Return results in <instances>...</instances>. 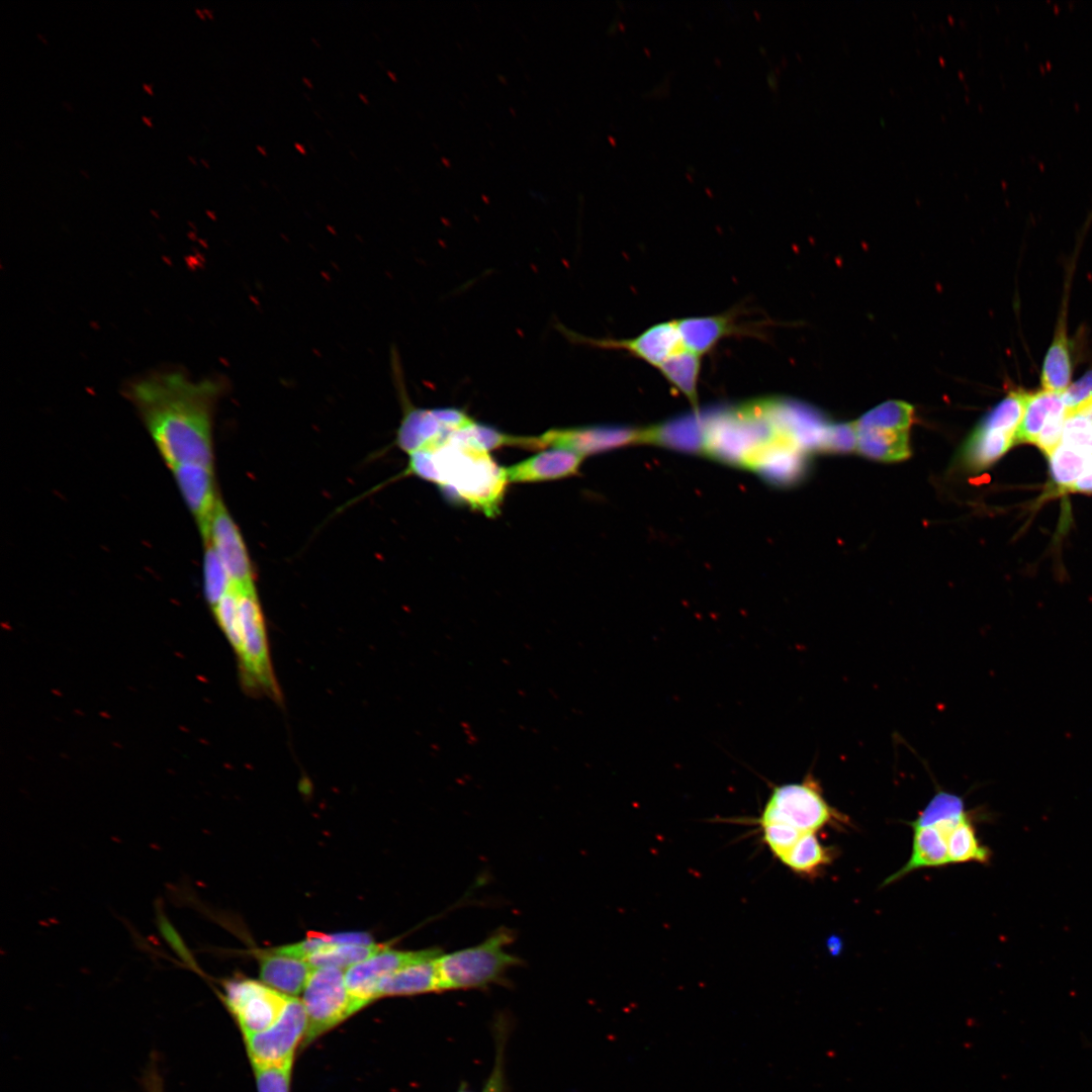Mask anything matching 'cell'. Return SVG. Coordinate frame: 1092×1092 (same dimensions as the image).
<instances>
[{"instance_id":"cell-53","label":"cell","mask_w":1092,"mask_h":1092,"mask_svg":"<svg viewBox=\"0 0 1092 1092\" xmlns=\"http://www.w3.org/2000/svg\"><path fill=\"white\" fill-rule=\"evenodd\" d=\"M457 1092H471V1091H469L468 1089H466L464 1087H460V1089Z\"/></svg>"},{"instance_id":"cell-25","label":"cell","mask_w":1092,"mask_h":1092,"mask_svg":"<svg viewBox=\"0 0 1092 1092\" xmlns=\"http://www.w3.org/2000/svg\"><path fill=\"white\" fill-rule=\"evenodd\" d=\"M947 851L950 863L975 861L986 864L991 858V850L980 842L971 817L948 834Z\"/></svg>"},{"instance_id":"cell-11","label":"cell","mask_w":1092,"mask_h":1092,"mask_svg":"<svg viewBox=\"0 0 1092 1092\" xmlns=\"http://www.w3.org/2000/svg\"><path fill=\"white\" fill-rule=\"evenodd\" d=\"M640 432L617 426H581L546 431L537 438L538 449L568 450L581 456L639 442Z\"/></svg>"},{"instance_id":"cell-8","label":"cell","mask_w":1092,"mask_h":1092,"mask_svg":"<svg viewBox=\"0 0 1092 1092\" xmlns=\"http://www.w3.org/2000/svg\"><path fill=\"white\" fill-rule=\"evenodd\" d=\"M223 990L224 1003L244 1037L274 1024L290 997L251 979L228 980L223 983Z\"/></svg>"},{"instance_id":"cell-43","label":"cell","mask_w":1092,"mask_h":1092,"mask_svg":"<svg viewBox=\"0 0 1092 1092\" xmlns=\"http://www.w3.org/2000/svg\"><path fill=\"white\" fill-rule=\"evenodd\" d=\"M148 1092H162L161 1083L156 1075H151L147 1082Z\"/></svg>"},{"instance_id":"cell-52","label":"cell","mask_w":1092,"mask_h":1092,"mask_svg":"<svg viewBox=\"0 0 1092 1092\" xmlns=\"http://www.w3.org/2000/svg\"><path fill=\"white\" fill-rule=\"evenodd\" d=\"M200 162H201V164H202V165H203L204 167H206V168H208V167H209V165H208V163H207V161H206V160H204V159H200Z\"/></svg>"},{"instance_id":"cell-19","label":"cell","mask_w":1092,"mask_h":1092,"mask_svg":"<svg viewBox=\"0 0 1092 1092\" xmlns=\"http://www.w3.org/2000/svg\"><path fill=\"white\" fill-rule=\"evenodd\" d=\"M1014 444V435L985 427L981 423L966 441L961 461L972 471H981L1005 454Z\"/></svg>"},{"instance_id":"cell-48","label":"cell","mask_w":1092,"mask_h":1092,"mask_svg":"<svg viewBox=\"0 0 1092 1092\" xmlns=\"http://www.w3.org/2000/svg\"><path fill=\"white\" fill-rule=\"evenodd\" d=\"M202 11H203V12H204V14H206V15H207V16H208L209 18H212V17H213V16H212V12H211V10H208L207 8H202Z\"/></svg>"},{"instance_id":"cell-37","label":"cell","mask_w":1092,"mask_h":1092,"mask_svg":"<svg viewBox=\"0 0 1092 1092\" xmlns=\"http://www.w3.org/2000/svg\"><path fill=\"white\" fill-rule=\"evenodd\" d=\"M1066 419L1067 412L1052 415L1038 435L1035 444L1046 456L1061 444Z\"/></svg>"},{"instance_id":"cell-41","label":"cell","mask_w":1092,"mask_h":1092,"mask_svg":"<svg viewBox=\"0 0 1092 1092\" xmlns=\"http://www.w3.org/2000/svg\"><path fill=\"white\" fill-rule=\"evenodd\" d=\"M1065 491L1072 492H1092V467L1078 478L1073 484H1071Z\"/></svg>"},{"instance_id":"cell-46","label":"cell","mask_w":1092,"mask_h":1092,"mask_svg":"<svg viewBox=\"0 0 1092 1092\" xmlns=\"http://www.w3.org/2000/svg\"><path fill=\"white\" fill-rule=\"evenodd\" d=\"M62 104H63V106H64V107H65V108H66V109H67L68 111H72V110H73V106H72V105H71V103H69L68 101H63V102H62Z\"/></svg>"},{"instance_id":"cell-21","label":"cell","mask_w":1092,"mask_h":1092,"mask_svg":"<svg viewBox=\"0 0 1092 1092\" xmlns=\"http://www.w3.org/2000/svg\"><path fill=\"white\" fill-rule=\"evenodd\" d=\"M1067 412L1062 393L1040 390L1029 393L1021 422L1014 434V444H1035L1049 418Z\"/></svg>"},{"instance_id":"cell-13","label":"cell","mask_w":1092,"mask_h":1092,"mask_svg":"<svg viewBox=\"0 0 1092 1092\" xmlns=\"http://www.w3.org/2000/svg\"><path fill=\"white\" fill-rule=\"evenodd\" d=\"M171 471L204 542L208 537L211 516L220 498L215 486L213 468L199 464H182Z\"/></svg>"},{"instance_id":"cell-7","label":"cell","mask_w":1092,"mask_h":1092,"mask_svg":"<svg viewBox=\"0 0 1092 1092\" xmlns=\"http://www.w3.org/2000/svg\"><path fill=\"white\" fill-rule=\"evenodd\" d=\"M307 1029V1015L303 1003L289 997L277 1019L267 1029L245 1037L253 1067H280L292 1065L294 1051Z\"/></svg>"},{"instance_id":"cell-28","label":"cell","mask_w":1092,"mask_h":1092,"mask_svg":"<svg viewBox=\"0 0 1092 1092\" xmlns=\"http://www.w3.org/2000/svg\"><path fill=\"white\" fill-rule=\"evenodd\" d=\"M971 815L965 810L963 798L947 792H937L917 818L910 822L912 828L936 826L942 823H959Z\"/></svg>"},{"instance_id":"cell-5","label":"cell","mask_w":1092,"mask_h":1092,"mask_svg":"<svg viewBox=\"0 0 1092 1092\" xmlns=\"http://www.w3.org/2000/svg\"><path fill=\"white\" fill-rule=\"evenodd\" d=\"M238 596L242 645L237 656L244 682L252 691L278 698L279 690L271 665L266 625L258 594L238 592Z\"/></svg>"},{"instance_id":"cell-29","label":"cell","mask_w":1092,"mask_h":1092,"mask_svg":"<svg viewBox=\"0 0 1092 1092\" xmlns=\"http://www.w3.org/2000/svg\"><path fill=\"white\" fill-rule=\"evenodd\" d=\"M913 412V406L909 403L889 400L869 411L855 423L858 427L909 431Z\"/></svg>"},{"instance_id":"cell-51","label":"cell","mask_w":1092,"mask_h":1092,"mask_svg":"<svg viewBox=\"0 0 1092 1092\" xmlns=\"http://www.w3.org/2000/svg\"><path fill=\"white\" fill-rule=\"evenodd\" d=\"M187 159H188V160H189V161H190V162H191L192 164H194V165L196 164V161H195V158H194V157H192V156H187Z\"/></svg>"},{"instance_id":"cell-17","label":"cell","mask_w":1092,"mask_h":1092,"mask_svg":"<svg viewBox=\"0 0 1092 1092\" xmlns=\"http://www.w3.org/2000/svg\"><path fill=\"white\" fill-rule=\"evenodd\" d=\"M734 314L689 317L674 321L685 349L700 356L711 351L720 340L738 331Z\"/></svg>"},{"instance_id":"cell-31","label":"cell","mask_w":1092,"mask_h":1092,"mask_svg":"<svg viewBox=\"0 0 1092 1092\" xmlns=\"http://www.w3.org/2000/svg\"><path fill=\"white\" fill-rule=\"evenodd\" d=\"M203 586L211 609L232 587L226 569L210 543L204 544Z\"/></svg>"},{"instance_id":"cell-32","label":"cell","mask_w":1092,"mask_h":1092,"mask_svg":"<svg viewBox=\"0 0 1092 1092\" xmlns=\"http://www.w3.org/2000/svg\"><path fill=\"white\" fill-rule=\"evenodd\" d=\"M212 611L220 629L238 655L242 645V633L239 614V596L233 585L212 608Z\"/></svg>"},{"instance_id":"cell-47","label":"cell","mask_w":1092,"mask_h":1092,"mask_svg":"<svg viewBox=\"0 0 1092 1092\" xmlns=\"http://www.w3.org/2000/svg\"><path fill=\"white\" fill-rule=\"evenodd\" d=\"M195 12H196V14H197V15H198V16H199L200 18L204 19V17H205V14H204V12H203V11H202L201 9H199V8H195Z\"/></svg>"},{"instance_id":"cell-33","label":"cell","mask_w":1092,"mask_h":1092,"mask_svg":"<svg viewBox=\"0 0 1092 1092\" xmlns=\"http://www.w3.org/2000/svg\"><path fill=\"white\" fill-rule=\"evenodd\" d=\"M762 841L779 860L796 844L804 832L780 822L759 825Z\"/></svg>"},{"instance_id":"cell-27","label":"cell","mask_w":1092,"mask_h":1092,"mask_svg":"<svg viewBox=\"0 0 1092 1092\" xmlns=\"http://www.w3.org/2000/svg\"><path fill=\"white\" fill-rule=\"evenodd\" d=\"M1054 481L1066 490L1092 467V455L1060 444L1049 456Z\"/></svg>"},{"instance_id":"cell-38","label":"cell","mask_w":1092,"mask_h":1092,"mask_svg":"<svg viewBox=\"0 0 1092 1092\" xmlns=\"http://www.w3.org/2000/svg\"><path fill=\"white\" fill-rule=\"evenodd\" d=\"M1062 396L1068 415L1092 399V370L1084 374L1077 382L1068 386Z\"/></svg>"},{"instance_id":"cell-9","label":"cell","mask_w":1092,"mask_h":1092,"mask_svg":"<svg viewBox=\"0 0 1092 1092\" xmlns=\"http://www.w3.org/2000/svg\"><path fill=\"white\" fill-rule=\"evenodd\" d=\"M239 593L257 592L255 575L241 531L219 498L211 516L208 537Z\"/></svg>"},{"instance_id":"cell-40","label":"cell","mask_w":1092,"mask_h":1092,"mask_svg":"<svg viewBox=\"0 0 1092 1092\" xmlns=\"http://www.w3.org/2000/svg\"><path fill=\"white\" fill-rule=\"evenodd\" d=\"M502 1051H498L496 1061L492 1073L487 1079L482 1092H505V1083L503 1075V1058Z\"/></svg>"},{"instance_id":"cell-34","label":"cell","mask_w":1092,"mask_h":1092,"mask_svg":"<svg viewBox=\"0 0 1092 1092\" xmlns=\"http://www.w3.org/2000/svg\"><path fill=\"white\" fill-rule=\"evenodd\" d=\"M1062 444L1092 455V423L1083 416H1067Z\"/></svg>"},{"instance_id":"cell-49","label":"cell","mask_w":1092,"mask_h":1092,"mask_svg":"<svg viewBox=\"0 0 1092 1092\" xmlns=\"http://www.w3.org/2000/svg\"><path fill=\"white\" fill-rule=\"evenodd\" d=\"M36 35L43 43H48L47 38L41 33L37 32Z\"/></svg>"},{"instance_id":"cell-6","label":"cell","mask_w":1092,"mask_h":1092,"mask_svg":"<svg viewBox=\"0 0 1092 1092\" xmlns=\"http://www.w3.org/2000/svg\"><path fill=\"white\" fill-rule=\"evenodd\" d=\"M301 1001L307 1015L306 1039L314 1038L360 1009L346 987L345 972L337 968L314 969Z\"/></svg>"},{"instance_id":"cell-35","label":"cell","mask_w":1092,"mask_h":1092,"mask_svg":"<svg viewBox=\"0 0 1092 1092\" xmlns=\"http://www.w3.org/2000/svg\"><path fill=\"white\" fill-rule=\"evenodd\" d=\"M292 1065L254 1067L258 1092H289Z\"/></svg>"},{"instance_id":"cell-12","label":"cell","mask_w":1092,"mask_h":1092,"mask_svg":"<svg viewBox=\"0 0 1092 1092\" xmlns=\"http://www.w3.org/2000/svg\"><path fill=\"white\" fill-rule=\"evenodd\" d=\"M565 334L576 343L627 351L656 368L685 349L674 321L652 326L636 338L628 340L592 339L570 331Z\"/></svg>"},{"instance_id":"cell-42","label":"cell","mask_w":1092,"mask_h":1092,"mask_svg":"<svg viewBox=\"0 0 1092 1092\" xmlns=\"http://www.w3.org/2000/svg\"><path fill=\"white\" fill-rule=\"evenodd\" d=\"M1072 414H1077V415L1083 416L1092 423V399H1090L1087 402L1083 403L1080 407H1078ZM1072 414H1070V415H1072Z\"/></svg>"},{"instance_id":"cell-15","label":"cell","mask_w":1092,"mask_h":1092,"mask_svg":"<svg viewBox=\"0 0 1092 1092\" xmlns=\"http://www.w3.org/2000/svg\"><path fill=\"white\" fill-rule=\"evenodd\" d=\"M258 957L262 982L290 997L303 992L314 970L304 960L278 954L270 949L260 950Z\"/></svg>"},{"instance_id":"cell-26","label":"cell","mask_w":1092,"mask_h":1092,"mask_svg":"<svg viewBox=\"0 0 1092 1092\" xmlns=\"http://www.w3.org/2000/svg\"><path fill=\"white\" fill-rule=\"evenodd\" d=\"M385 944H331L307 958L313 969H349L384 948Z\"/></svg>"},{"instance_id":"cell-18","label":"cell","mask_w":1092,"mask_h":1092,"mask_svg":"<svg viewBox=\"0 0 1092 1092\" xmlns=\"http://www.w3.org/2000/svg\"><path fill=\"white\" fill-rule=\"evenodd\" d=\"M912 852L908 861L896 873L888 877L883 886H887L923 868H938L950 864L947 851V836L935 826L913 828Z\"/></svg>"},{"instance_id":"cell-45","label":"cell","mask_w":1092,"mask_h":1092,"mask_svg":"<svg viewBox=\"0 0 1092 1092\" xmlns=\"http://www.w3.org/2000/svg\"><path fill=\"white\" fill-rule=\"evenodd\" d=\"M142 120H143V121H144V123H146V124H147L148 126H153V122H152V120H151V118H150L149 116H147V115H142Z\"/></svg>"},{"instance_id":"cell-24","label":"cell","mask_w":1092,"mask_h":1092,"mask_svg":"<svg viewBox=\"0 0 1092 1092\" xmlns=\"http://www.w3.org/2000/svg\"><path fill=\"white\" fill-rule=\"evenodd\" d=\"M657 369L673 388L680 391L694 406L698 407L700 355L682 349L670 356Z\"/></svg>"},{"instance_id":"cell-10","label":"cell","mask_w":1092,"mask_h":1092,"mask_svg":"<svg viewBox=\"0 0 1092 1092\" xmlns=\"http://www.w3.org/2000/svg\"><path fill=\"white\" fill-rule=\"evenodd\" d=\"M440 953L441 950L436 947L398 950L386 945L369 959L346 970V987L361 1009L376 999L378 985L383 978L412 964L436 958Z\"/></svg>"},{"instance_id":"cell-3","label":"cell","mask_w":1092,"mask_h":1092,"mask_svg":"<svg viewBox=\"0 0 1092 1092\" xmlns=\"http://www.w3.org/2000/svg\"><path fill=\"white\" fill-rule=\"evenodd\" d=\"M514 935L500 927L482 942L437 958L441 992L485 988L499 983L507 972L522 961L507 947Z\"/></svg>"},{"instance_id":"cell-50","label":"cell","mask_w":1092,"mask_h":1092,"mask_svg":"<svg viewBox=\"0 0 1092 1092\" xmlns=\"http://www.w3.org/2000/svg\"><path fill=\"white\" fill-rule=\"evenodd\" d=\"M79 172H80V173H81V174H82V175H83V176H84V177H85L86 179H88V178H89V175H88V174H87V173H86V172H85V171H84L83 169H79Z\"/></svg>"},{"instance_id":"cell-39","label":"cell","mask_w":1092,"mask_h":1092,"mask_svg":"<svg viewBox=\"0 0 1092 1092\" xmlns=\"http://www.w3.org/2000/svg\"><path fill=\"white\" fill-rule=\"evenodd\" d=\"M158 924L159 929L163 934L165 940L170 944V946L177 953V956H179L181 960L188 966L196 968L195 962L191 953L185 946L183 940L177 933L176 929L172 926V924L163 916L160 917Z\"/></svg>"},{"instance_id":"cell-44","label":"cell","mask_w":1092,"mask_h":1092,"mask_svg":"<svg viewBox=\"0 0 1092 1092\" xmlns=\"http://www.w3.org/2000/svg\"><path fill=\"white\" fill-rule=\"evenodd\" d=\"M143 89L150 95L154 94L152 85H150L148 83H143Z\"/></svg>"},{"instance_id":"cell-20","label":"cell","mask_w":1092,"mask_h":1092,"mask_svg":"<svg viewBox=\"0 0 1092 1092\" xmlns=\"http://www.w3.org/2000/svg\"><path fill=\"white\" fill-rule=\"evenodd\" d=\"M856 427V449L863 456L883 462L901 461L911 450L908 431Z\"/></svg>"},{"instance_id":"cell-4","label":"cell","mask_w":1092,"mask_h":1092,"mask_svg":"<svg viewBox=\"0 0 1092 1092\" xmlns=\"http://www.w3.org/2000/svg\"><path fill=\"white\" fill-rule=\"evenodd\" d=\"M756 822L785 823L804 833H817L826 826L843 828L849 823L847 816L829 805L811 774L801 782L772 787Z\"/></svg>"},{"instance_id":"cell-22","label":"cell","mask_w":1092,"mask_h":1092,"mask_svg":"<svg viewBox=\"0 0 1092 1092\" xmlns=\"http://www.w3.org/2000/svg\"><path fill=\"white\" fill-rule=\"evenodd\" d=\"M834 858V850L821 843L815 832L804 833L780 859L794 874L815 878Z\"/></svg>"},{"instance_id":"cell-36","label":"cell","mask_w":1092,"mask_h":1092,"mask_svg":"<svg viewBox=\"0 0 1092 1092\" xmlns=\"http://www.w3.org/2000/svg\"><path fill=\"white\" fill-rule=\"evenodd\" d=\"M856 448L855 423L829 426L823 450L830 452H849Z\"/></svg>"},{"instance_id":"cell-2","label":"cell","mask_w":1092,"mask_h":1092,"mask_svg":"<svg viewBox=\"0 0 1092 1092\" xmlns=\"http://www.w3.org/2000/svg\"><path fill=\"white\" fill-rule=\"evenodd\" d=\"M476 423L474 420L411 454L407 472L436 483L451 502L493 518L499 514L509 479L506 468L475 440Z\"/></svg>"},{"instance_id":"cell-14","label":"cell","mask_w":1092,"mask_h":1092,"mask_svg":"<svg viewBox=\"0 0 1092 1092\" xmlns=\"http://www.w3.org/2000/svg\"><path fill=\"white\" fill-rule=\"evenodd\" d=\"M583 456L552 448L506 468L509 482L560 479L577 473Z\"/></svg>"},{"instance_id":"cell-30","label":"cell","mask_w":1092,"mask_h":1092,"mask_svg":"<svg viewBox=\"0 0 1092 1092\" xmlns=\"http://www.w3.org/2000/svg\"><path fill=\"white\" fill-rule=\"evenodd\" d=\"M1028 392L1010 391L981 422L985 427L1014 435L1023 416Z\"/></svg>"},{"instance_id":"cell-23","label":"cell","mask_w":1092,"mask_h":1092,"mask_svg":"<svg viewBox=\"0 0 1092 1092\" xmlns=\"http://www.w3.org/2000/svg\"><path fill=\"white\" fill-rule=\"evenodd\" d=\"M1072 375V363L1068 346L1065 323L1058 325L1053 343L1046 353L1041 385L1043 390L1063 393L1069 386Z\"/></svg>"},{"instance_id":"cell-16","label":"cell","mask_w":1092,"mask_h":1092,"mask_svg":"<svg viewBox=\"0 0 1092 1092\" xmlns=\"http://www.w3.org/2000/svg\"><path fill=\"white\" fill-rule=\"evenodd\" d=\"M438 957L412 964L383 978L378 985L376 998L441 992Z\"/></svg>"},{"instance_id":"cell-1","label":"cell","mask_w":1092,"mask_h":1092,"mask_svg":"<svg viewBox=\"0 0 1092 1092\" xmlns=\"http://www.w3.org/2000/svg\"><path fill=\"white\" fill-rule=\"evenodd\" d=\"M222 385L180 371L154 372L131 382L128 397L170 469L213 468V416Z\"/></svg>"}]
</instances>
